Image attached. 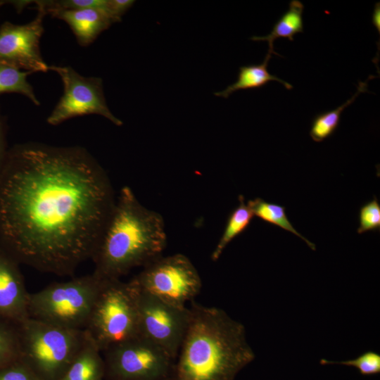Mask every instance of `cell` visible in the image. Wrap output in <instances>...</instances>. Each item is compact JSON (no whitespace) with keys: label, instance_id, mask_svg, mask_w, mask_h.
Masks as SVG:
<instances>
[{"label":"cell","instance_id":"obj_1","mask_svg":"<svg viewBox=\"0 0 380 380\" xmlns=\"http://www.w3.org/2000/svg\"><path fill=\"white\" fill-rule=\"evenodd\" d=\"M115 203L85 148L15 144L0 170V248L20 264L71 275L91 258Z\"/></svg>","mask_w":380,"mask_h":380},{"label":"cell","instance_id":"obj_2","mask_svg":"<svg viewBox=\"0 0 380 380\" xmlns=\"http://www.w3.org/2000/svg\"><path fill=\"white\" fill-rule=\"evenodd\" d=\"M189 324L165 380H234L255 358L243 325L191 301Z\"/></svg>","mask_w":380,"mask_h":380},{"label":"cell","instance_id":"obj_3","mask_svg":"<svg viewBox=\"0 0 380 380\" xmlns=\"http://www.w3.org/2000/svg\"><path fill=\"white\" fill-rule=\"evenodd\" d=\"M166 245L162 215L142 205L125 186L91 256L93 273L102 279H120L162 256Z\"/></svg>","mask_w":380,"mask_h":380},{"label":"cell","instance_id":"obj_4","mask_svg":"<svg viewBox=\"0 0 380 380\" xmlns=\"http://www.w3.org/2000/svg\"><path fill=\"white\" fill-rule=\"evenodd\" d=\"M20 358L40 380H58L88 340L72 329L28 317L18 324Z\"/></svg>","mask_w":380,"mask_h":380},{"label":"cell","instance_id":"obj_5","mask_svg":"<svg viewBox=\"0 0 380 380\" xmlns=\"http://www.w3.org/2000/svg\"><path fill=\"white\" fill-rule=\"evenodd\" d=\"M102 281L92 273L30 293L29 317L61 327L84 329Z\"/></svg>","mask_w":380,"mask_h":380},{"label":"cell","instance_id":"obj_6","mask_svg":"<svg viewBox=\"0 0 380 380\" xmlns=\"http://www.w3.org/2000/svg\"><path fill=\"white\" fill-rule=\"evenodd\" d=\"M84 330L101 353L139 335L136 296L130 281L103 279Z\"/></svg>","mask_w":380,"mask_h":380},{"label":"cell","instance_id":"obj_7","mask_svg":"<svg viewBox=\"0 0 380 380\" xmlns=\"http://www.w3.org/2000/svg\"><path fill=\"white\" fill-rule=\"evenodd\" d=\"M130 281L139 289L179 308L193 301L202 287L197 270L180 253L153 260Z\"/></svg>","mask_w":380,"mask_h":380},{"label":"cell","instance_id":"obj_8","mask_svg":"<svg viewBox=\"0 0 380 380\" xmlns=\"http://www.w3.org/2000/svg\"><path fill=\"white\" fill-rule=\"evenodd\" d=\"M102 353L109 380H165L173 362L166 352L140 334Z\"/></svg>","mask_w":380,"mask_h":380},{"label":"cell","instance_id":"obj_9","mask_svg":"<svg viewBox=\"0 0 380 380\" xmlns=\"http://www.w3.org/2000/svg\"><path fill=\"white\" fill-rule=\"evenodd\" d=\"M63 84V94L47 118L51 125L78 116L90 114L101 115L117 126L122 125L107 106L103 89V82L98 77H84L70 66L49 65Z\"/></svg>","mask_w":380,"mask_h":380},{"label":"cell","instance_id":"obj_10","mask_svg":"<svg viewBox=\"0 0 380 380\" xmlns=\"http://www.w3.org/2000/svg\"><path fill=\"white\" fill-rule=\"evenodd\" d=\"M129 281L136 296L139 334L163 349L174 360L189 324V308L171 305Z\"/></svg>","mask_w":380,"mask_h":380},{"label":"cell","instance_id":"obj_11","mask_svg":"<svg viewBox=\"0 0 380 380\" xmlns=\"http://www.w3.org/2000/svg\"><path fill=\"white\" fill-rule=\"evenodd\" d=\"M37 9V15L30 23L15 25L5 22L0 26V63L28 72L49 70L40 51V39L44 29L46 13Z\"/></svg>","mask_w":380,"mask_h":380},{"label":"cell","instance_id":"obj_12","mask_svg":"<svg viewBox=\"0 0 380 380\" xmlns=\"http://www.w3.org/2000/svg\"><path fill=\"white\" fill-rule=\"evenodd\" d=\"M19 264L0 248V319L17 324L29 317L30 293Z\"/></svg>","mask_w":380,"mask_h":380},{"label":"cell","instance_id":"obj_13","mask_svg":"<svg viewBox=\"0 0 380 380\" xmlns=\"http://www.w3.org/2000/svg\"><path fill=\"white\" fill-rule=\"evenodd\" d=\"M52 17L65 22L74 33L78 44L87 46L113 23L101 8H87L61 10L51 13Z\"/></svg>","mask_w":380,"mask_h":380},{"label":"cell","instance_id":"obj_14","mask_svg":"<svg viewBox=\"0 0 380 380\" xmlns=\"http://www.w3.org/2000/svg\"><path fill=\"white\" fill-rule=\"evenodd\" d=\"M101 353L89 337L84 347L58 380H103L105 376V365Z\"/></svg>","mask_w":380,"mask_h":380},{"label":"cell","instance_id":"obj_15","mask_svg":"<svg viewBox=\"0 0 380 380\" xmlns=\"http://www.w3.org/2000/svg\"><path fill=\"white\" fill-rule=\"evenodd\" d=\"M271 55L267 52L265 60L261 64L240 67L237 80L229 85L224 90L214 93V95L227 99L236 91L260 88L270 81H277L282 84L287 89H293L291 84L275 75H271L268 72L267 65Z\"/></svg>","mask_w":380,"mask_h":380},{"label":"cell","instance_id":"obj_16","mask_svg":"<svg viewBox=\"0 0 380 380\" xmlns=\"http://www.w3.org/2000/svg\"><path fill=\"white\" fill-rule=\"evenodd\" d=\"M303 9L304 6L301 1L298 0L291 1L288 11L274 25L269 34L262 37L253 36L251 39L267 42L268 53L281 56L274 51V42L278 38H287L290 41H293V36L296 34L303 32Z\"/></svg>","mask_w":380,"mask_h":380},{"label":"cell","instance_id":"obj_17","mask_svg":"<svg viewBox=\"0 0 380 380\" xmlns=\"http://www.w3.org/2000/svg\"><path fill=\"white\" fill-rule=\"evenodd\" d=\"M239 205L229 215L224 232L211 254L213 261L220 258L227 246L248 228L254 217L243 195H239Z\"/></svg>","mask_w":380,"mask_h":380},{"label":"cell","instance_id":"obj_18","mask_svg":"<svg viewBox=\"0 0 380 380\" xmlns=\"http://www.w3.org/2000/svg\"><path fill=\"white\" fill-rule=\"evenodd\" d=\"M247 205L253 213V216H256L266 222L278 226L286 231L293 233L303 240L312 250H316L315 245L301 235L293 227L286 214L285 207L278 204L267 203L260 198L249 200L247 202Z\"/></svg>","mask_w":380,"mask_h":380},{"label":"cell","instance_id":"obj_19","mask_svg":"<svg viewBox=\"0 0 380 380\" xmlns=\"http://www.w3.org/2000/svg\"><path fill=\"white\" fill-rule=\"evenodd\" d=\"M367 81L359 82L357 91L344 103L331 111L317 115L312 122L310 136L316 142H321L331 136L338 127L343 110L350 106L360 93L367 91Z\"/></svg>","mask_w":380,"mask_h":380},{"label":"cell","instance_id":"obj_20","mask_svg":"<svg viewBox=\"0 0 380 380\" xmlns=\"http://www.w3.org/2000/svg\"><path fill=\"white\" fill-rule=\"evenodd\" d=\"M32 72L22 71L11 65L0 63V94L17 93L27 97L34 105L40 102L27 77Z\"/></svg>","mask_w":380,"mask_h":380},{"label":"cell","instance_id":"obj_21","mask_svg":"<svg viewBox=\"0 0 380 380\" xmlns=\"http://www.w3.org/2000/svg\"><path fill=\"white\" fill-rule=\"evenodd\" d=\"M18 324L0 319V369L20 358Z\"/></svg>","mask_w":380,"mask_h":380},{"label":"cell","instance_id":"obj_22","mask_svg":"<svg viewBox=\"0 0 380 380\" xmlns=\"http://www.w3.org/2000/svg\"><path fill=\"white\" fill-rule=\"evenodd\" d=\"M322 365H343L356 367L362 375H373L380 372V355L374 351H367L357 357L344 361L320 360Z\"/></svg>","mask_w":380,"mask_h":380},{"label":"cell","instance_id":"obj_23","mask_svg":"<svg viewBox=\"0 0 380 380\" xmlns=\"http://www.w3.org/2000/svg\"><path fill=\"white\" fill-rule=\"evenodd\" d=\"M359 224L357 232L359 234L380 229V204L376 196L363 205L359 213Z\"/></svg>","mask_w":380,"mask_h":380},{"label":"cell","instance_id":"obj_24","mask_svg":"<svg viewBox=\"0 0 380 380\" xmlns=\"http://www.w3.org/2000/svg\"><path fill=\"white\" fill-rule=\"evenodd\" d=\"M0 380H40L20 360L0 369Z\"/></svg>","mask_w":380,"mask_h":380},{"label":"cell","instance_id":"obj_25","mask_svg":"<svg viewBox=\"0 0 380 380\" xmlns=\"http://www.w3.org/2000/svg\"><path fill=\"white\" fill-rule=\"evenodd\" d=\"M134 2L132 0H106V13L113 23L120 22Z\"/></svg>","mask_w":380,"mask_h":380},{"label":"cell","instance_id":"obj_26","mask_svg":"<svg viewBox=\"0 0 380 380\" xmlns=\"http://www.w3.org/2000/svg\"><path fill=\"white\" fill-rule=\"evenodd\" d=\"M6 125L4 117L0 113V170H1L8 151L6 144Z\"/></svg>","mask_w":380,"mask_h":380},{"label":"cell","instance_id":"obj_27","mask_svg":"<svg viewBox=\"0 0 380 380\" xmlns=\"http://www.w3.org/2000/svg\"><path fill=\"white\" fill-rule=\"evenodd\" d=\"M372 25L376 27L379 34H380V3L376 2L374 5L372 16Z\"/></svg>","mask_w":380,"mask_h":380},{"label":"cell","instance_id":"obj_28","mask_svg":"<svg viewBox=\"0 0 380 380\" xmlns=\"http://www.w3.org/2000/svg\"><path fill=\"white\" fill-rule=\"evenodd\" d=\"M5 3L4 1H0V7Z\"/></svg>","mask_w":380,"mask_h":380}]
</instances>
